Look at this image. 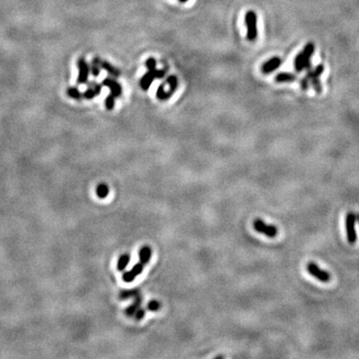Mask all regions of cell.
<instances>
[{"mask_svg":"<svg viewBox=\"0 0 359 359\" xmlns=\"http://www.w3.org/2000/svg\"><path fill=\"white\" fill-rule=\"evenodd\" d=\"M323 71H324V66L321 64L317 65L314 69H312V68L308 69L305 77L301 79L302 90L306 91L309 88V86L311 85V87L314 89V91L316 93H321L322 85L320 82V76L322 75Z\"/></svg>","mask_w":359,"mask_h":359,"instance_id":"cell-1","label":"cell"},{"mask_svg":"<svg viewBox=\"0 0 359 359\" xmlns=\"http://www.w3.org/2000/svg\"><path fill=\"white\" fill-rule=\"evenodd\" d=\"M152 255V249L149 246H144L140 250V260L137 265H135L129 272L125 273L123 275V280L125 282H131L133 281L143 271L145 266L148 264V262L151 258Z\"/></svg>","mask_w":359,"mask_h":359,"instance_id":"cell-2","label":"cell"},{"mask_svg":"<svg viewBox=\"0 0 359 359\" xmlns=\"http://www.w3.org/2000/svg\"><path fill=\"white\" fill-rule=\"evenodd\" d=\"M315 46L313 43H307L304 48L298 54V56L293 62V67L298 73L303 72L304 70H308L311 68V58L314 54Z\"/></svg>","mask_w":359,"mask_h":359,"instance_id":"cell-3","label":"cell"},{"mask_svg":"<svg viewBox=\"0 0 359 359\" xmlns=\"http://www.w3.org/2000/svg\"><path fill=\"white\" fill-rule=\"evenodd\" d=\"M245 24L247 27L248 40L250 42L255 41L258 35V30H257V15L254 11L249 10L246 13Z\"/></svg>","mask_w":359,"mask_h":359,"instance_id":"cell-4","label":"cell"},{"mask_svg":"<svg viewBox=\"0 0 359 359\" xmlns=\"http://www.w3.org/2000/svg\"><path fill=\"white\" fill-rule=\"evenodd\" d=\"M253 227L254 230L259 233L264 234L269 238H276L277 236V228L275 225L267 224L263 220L256 219L253 221Z\"/></svg>","mask_w":359,"mask_h":359,"instance_id":"cell-5","label":"cell"},{"mask_svg":"<svg viewBox=\"0 0 359 359\" xmlns=\"http://www.w3.org/2000/svg\"><path fill=\"white\" fill-rule=\"evenodd\" d=\"M77 68H78L77 84L78 85L87 84L90 75V65L84 57H80L77 60Z\"/></svg>","mask_w":359,"mask_h":359,"instance_id":"cell-6","label":"cell"},{"mask_svg":"<svg viewBox=\"0 0 359 359\" xmlns=\"http://www.w3.org/2000/svg\"><path fill=\"white\" fill-rule=\"evenodd\" d=\"M355 222H356V215L352 212H349L346 216L345 227H346L347 241L350 245L355 244V242L357 240L356 231H355Z\"/></svg>","mask_w":359,"mask_h":359,"instance_id":"cell-7","label":"cell"},{"mask_svg":"<svg viewBox=\"0 0 359 359\" xmlns=\"http://www.w3.org/2000/svg\"><path fill=\"white\" fill-rule=\"evenodd\" d=\"M306 270L310 276H312L313 277H315L317 280H319L321 282H329L331 278V275L328 272L320 269L316 264H314L312 262H309L307 264Z\"/></svg>","mask_w":359,"mask_h":359,"instance_id":"cell-8","label":"cell"},{"mask_svg":"<svg viewBox=\"0 0 359 359\" xmlns=\"http://www.w3.org/2000/svg\"><path fill=\"white\" fill-rule=\"evenodd\" d=\"M102 86L107 87L110 90V93L115 96V98H120L123 93L122 85L116 80L114 77H107L103 80Z\"/></svg>","mask_w":359,"mask_h":359,"instance_id":"cell-9","label":"cell"},{"mask_svg":"<svg viewBox=\"0 0 359 359\" xmlns=\"http://www.w3.org/2000/svg\"><path fill=\"white\" fill-rule=\"evenodd\" d=\"M102 91V84H99L96 81L87 82V89L83 93V98L86 100H92L99 95Z\"/></svg>","mask_w":359,"mask_h":359,"instance_id":"cell-10","label":"cell"},{"mask_svg":"<svg viewBox=\"0 0 359 359\" xmlns=\"http://www.w3.org/2000/svg\"><path fill=\"white\" fill-rule=\"evenodd\" d=\"M282 64V60L281 58L279 57H273L271 59H269L268 61H266L263 65L262 67H260V70H262V72L264 74H271L273 72H275L276 70H277Z\"/></svg>","mask_w":359,"mask_h":359,"instance_id":"cell-11","label":"cell"},{"mask_svg":"<svg viewBox=\"0 0 359 359\" xmlns=\"http://www.w3.org/2000/svg\"><path fill=\"white\" fill-rule=\"evenodd\" d=\"M155 79H156V75H155L154 69L148 70V72L146 74H144L140 80V86H141L142 90L148 91Z\"/></svg>","mask_w":359,"mask_h":359,"instance_id":"cell-12","label":"cell"},{"mask_svg":"<svg viewBox=\"0 0 359 359\" xmlns=\"http://www.w3.org/2000/svg\"><path fill=\"white\" fill-rule=\"evenodd\" d=\"M101 59L100 57H94L91 61V63L89 64L90 65V74L94 77V78H97L98 76L100 75V72H101Z\"/></svg>","mask_w":359,"mask_h":359,"instance_id":"cell-13","label":"cell"},{"mask_svg":"<svg viewBox=\"0 0 359 359\" xmlns=\"http://www.w3.org/2000/svg\"><path fill=\"white\" fill-rule=\"evenodd\" d=\"M298 79V76L290 72H280L278 73L275 80L276 83H292Z\"/></svg>","mask_w":359,"mask_h":359,"instance_id":"cell-14","label":"cell"},{"mask_svg":"<svg viewBox=\"0 0 359 359\" xmlns=\"http://www.w3.org/2000/svg\"><path fill=\"white\" fill-rule=\"evenodd\" d=\"M173 94L174 93H172L170 90L166 91L165 84H160V86L158 87L157 92H156L157 99L160 100V101H167V100H169L170 98L172 97Z\"/></svg>","mask_w":359,"mask_h":359,"instance_id":"cell-15","label":"cell"},{"mask_svg":"<svg viewBox=\"0 0 359 359\" xmlns=\"http://www.w3.org/2000/svg\"><path fill=\"white\" fill-rule=\"evenodd\" d=\"M101 67H102V69H104L109 75H111L112 77H114V78H118V77H120V75H121V72L115 67V66H113V65L110 63V62H108V61H105V60H102L101 61Z\"/></svg>","mask_w":359,"mask_h":359,"instance_id":"cell-16","label":"cell"},{"mask_svg":"<svg viewBox=\"0 0 359 359\" xmlns=\"http://www.w3.org/2000/svg\"><path fill=\"white\" fill-rule=\"evenodd\" d=\"M66 94L71 99H74L76 101H81L83 98V93L77 88V87H68L66 90Z\"/></svg>","mask_w":359,"mask_h":359,"instance_id":"cell-17","label":"cell"},{"mask_svg":"<svg viewBox=\"0 0 359 359\" xmlns=\"http://www.w3.org/2000/svg\"><path fill=\"white\" fill-rule=\"evenodd\" d=\"M129 262H130V254L129 253L122 254L118 259V265H117L118 271H120V272L124 271L126 269V267L129 265Z\"/></svg>","mask_w":359,"mask_h":359,"instance_id":"cell-18","label":"cell"},{"mask_svg":"<svg viewBox=\"0 0 359 359\" xmlns=\"http://www.w3.org/2000/svg\"><path fill=\"white\" fill-rule=\"evenodd\" d=\"M96 193H97L98 197H99L100 199H105L108 195V193H109V188L106 184H100L99 186L97 187Z\"/></svg>","mask_w":359,"mask_h":359,"instance_id":"cell-19","label":"cell"},{"mask_svg":"<svg viewBox=\"0 0 359 359\" xmlns=\"http://www.w3.org/2000/svg\"><path fill=\"white\" fill-rule=\"evenodd\" d=\"M166 83L169 85V90L174 93L177 91L178 86H179V82H178V78L175 75H171L168 76L166 79Z\"/></svg>","mask_w":359,"mask_h":359,"instance_id":"cell-20","label":"cell"},{"mask_svg":"<svg viewBox=\"0 0 359 359\" xmlns=\"http://www.w3.org/2000/svg\"><path fill=\"white\" fill-rule=\"evenodd\" d=\"M115 100L116 98L111 93L106 97L105 99V107L107 110H113L115 108Z\"/></svg>","mask_w":359,"mask_h":359,"instance_id":"cell-21","label":"cell"},{"mask_svg":"<svg viewBox=\"0 0 359 359\" xmlns=\"http://www.w3.org/2000/svg\"><path fill=\"white\" fill-rule=\"evenodd\" d=\"M139 306H140V300H138L137 302H135L134 304H132L131 306L128 307L126 309V314L129 315V316H132L139 309Z\"/></svg>","mask_w":359,"mask_h":359,"instance_id":"cell-22","label":"cell"},{"mask_svg":"<svg viewBox=\"0 0 359 359\" xmlns=\"http://www.w3.org/2000/svg\"><path fill=\"white\" fill-rule=\"evenodd\" d=\"M145 66L148 70H153V69H156L157 68V61L155 58L153 57H150L146 60L145 62Z\"/></svg>","mask_w":359,"mask_h":359,"instance_id":"cell-23","label":"cell"},{"mask_svg":"<svg viewBox=\"0 0 359 359\" xmlns=\"http://www.w3.org/2000/svg\"><path fill=\"white\" fill-rule=\"evenodd\" d=\"M160 307H161V304L157 301H152L148 304V309H150L152 311H157Z\"/></svg>","mask_w":359,"mask_h":359,"instance_id":"cell-24","label":"cell"},{"mask_svg":"<svg viewBox=\"0 0 359 359\" xmlns=\"http://www.w3.org/2000/svg\"><path fill=\"white\" fill-rule=\"evenodd\" d=\"M145 309H138L136 312H135V317L137 320H140L142 319L144 316H145Z\"/></svg>","mask_w":359,"mask_h":359,"instance_id":"cell-25","label":"cell"},{"mask_svg":"<svg viewBox=\"0 0 359 359\" xmlns=\"http://www.w3.org/2000/svg\"><path fill=\"white\" fill-rule=\"evenodd\" d=\"M179 1H180L181 3H186V2H188V1H189V0H179Z\"/></svg>","mask_w":359,"mask_h":359,"instance_id":"cell-26","label":"cell"},{"mask_svg":"<svg viewBox=\"0 0 359 359\" xmlns=\"http://www.w3.org/2000/svg\"><path fill=\"white\" fill-rule=\"evenodd\" d=\"M356 219H357V221H358V223H359V214H358V215H356Z\"/></svg>","mask_w":359,"mask_h":359,"instance_id":"cell-27","label":"cell"}]
</instances>
